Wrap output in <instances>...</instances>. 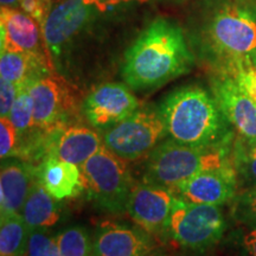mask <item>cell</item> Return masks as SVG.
Segmentation results:
<instances>
[{
  "label": "cell",
  "mask_w": 256,
  "mask_h": 256,
  "mask_svg": "<svg viewBox=\"0 0 256 256\" xmlns=\"http://www.w3.org/2000/svg\"><path fill=\"white\" fill-rule=\"evenodd\" d=\"M194 42L217 74L234 75L256 66V11L252 4L209 2L198 19Z\"/></svg>",
  "instance_id": "6da1fadb"
},
{
  "label": "cell",
  "mask_w": 256,
  "mask_h": 256,
  "mask_svg": "<svg viewBox=\"0 0 256 256\" xmlns=\"http://www.w3.org/2000/svg\"><path fill=\"white\" fill-rule=\"evenodd\" d=\"M194 57L174 22L156 18L126 54L122 76L136 90L156 88L190 72Z\"/></svg>",
  "instance_id": "7a4b0ae2"
},
{
  "label": "cell",
  "mask_w": 256,
  "mask_h": 256,
  "mask_svg": "<svg viewBox=\"0 0 256 256\" xmlns=\"http://www.w3.org/2000/svg\"><path fill=\"white\" fill-rule=\"evenodd\" d=\"M159 113L170 139L194 147H215L232 142L229 122L218 104L203 88L191 86L172 92Z\"/></svg>",
  "instance_id": "3957f363"
},
{
  "label": "cell",
  "mask_w": 256,
  "mask_h": 256,
  "mask_svg": "<svg viewBox=\"0 0 256 256\" xmlns=\"http://www.w3.org/2000/svg\"><path fill=\"white\" fill-rule=\"evenodd\" d=\"M232 164L230 142L215 147H194L168 139L148 154L142 180L174 191L204 170Z\"/></svg>",
  "instance_id": "277c9868"
},
{
  "label": "cell",
  "mask_w": 256,
  "mask_h": 256,
  "mask_svg": "<svg viewBox=\"0 0 256 256\" xmlns=\"http://www.w3.org/2000/svg\"><path fill=\"white\" fill-rule=\"evenodd\" d=\"M80 168L86 191L95 204L112 214L126 210L133 183L124 159L104 146Z\"/></svg>",
  "instance_id": "5b68a950"
},
{
  "label": "cell",
  "mask_w": 256,
  "mask_h": 256,
  "mask_svg": "<svg viewBox=\"0 0 256 256\" xmlns=\"http://www.w3.org/2000/svg\"><path fill=\"white\" fill-rule=\"evenodd\" d=\"M226 223L217 206L188 203L176 196L168 234L179 247L191 252H204L222 238Z\"/></svg>",
  "instance_id": "8992f818"
},
{
  "label": "cell",
  "mask_w": 256,
  "mask_h": 256,
  "mask_svg": "<svg viewBox=\"0 0 256 256\" xmlns=\"http://www.w3.org/2000/svg\"><path fill=\"white\" fill-rule=\"evenodd\" d=\"M168 130L159 110H138L104 134V145L124 160L148 156L164 142Z\"/></svg>",
  "instance_id": "52a82bcc"
},
{
  "label": "cell",
  "mask_w": 256,
  "mask_h": 256,
  "mask_svg": "<svg viewBox=\"0 0 256 256\" xmlns=\"http://www.w3.org/2000/svg\"><path fill=\"white\" fill-rule=\"evenodd\" d=\"M36 127L56 132L69 126L78 112V98L72 88L58 76L50 75L28 83Z\"/></svg>",
  "instance_id": "ba28073f"
},
{
  "label": "cell",
  "mask_w": 256,
  "mask_h": 256,
  "mask_svg": "<svg viewBox=\"0 0 256 256\" xmlns=\"http://www.w3.org/2000/svg\"><path fill=\"white\" fill-rule=\"evenodd\" d=\"M176 194L168 188L153 184L133 185L126 211L140 228L152 236L168 234Z\"/></svg>",
  "instance_id": "9c48e42d"
},
{
  "label": "cell",
  "mask_w": 256,
  "mask_h": 256,
  "mask_svg": "<svg viewBox=\"0 0 256 256\" xmlns=\"http://www.w3.org/2000/svg\"><path fill=\"white\" fill-rule=\"evenodd\" d=\"M139 110V101L121 83H104L95 88L83 104V113L92 126L108 130Z\"/></svg>",
  "instance_id": "30bf717a"
},
{
  "label": "cell",
  "mask_w": 256,
  "mask_h": 256,
  "mask_svg": "<svg viewBox=\"0 0 256 256\" xmlns=\"http://www.w3.org/2000/svg\"><path fill=\"white\" fill-rule=\"evenodd\" d=\"M238 190V176L234 165L204 170L188 179L174 191L180 200L188 203L220 206L232 202Z\"/></svg>",
  "instance_id": "8fae6325"
},
{
  "label": "cell",
  "mask_w": 256,
  "mask_h": 256,
  "mask_svg": "<svg viewBox=\"0 0 256 256\" xmlns=\"http://www.w3.org/2000/svg\"><path fill=\"white\" fill-rule=\"evenodd\" d=\"M95 8L84 0H64L54 8L42 26L44 43L51 57H58L66 46L90 23Z\"/></svg>",
  "instance_id": "7c38bea8"
},
{
  "label": "cell",
  "mask_w": 256,
  "mask_h": 256,
  "mask_svg": "<svg viewBox=\"0 0 256 256\" xmlns=\"http://www.w3.org/2000/svg\"><path fill=\"white\" fill-rule=\"evenodd\" d=\"M156 249L154 236L122 223H101L92 238V256H150Z\"/></svg>",
  "instance_id": "4fadbf2b"
},
{
  "label": "cell",
  "mask_w": 256,
  "mask_h": 256,
  "mask_svg": "<svg viewBox=\"0 0 256 256\" xmlns=\"http://www.w3.org/2000/svg\"><path fill=\"white\" fill-rule=\"evenodd\" d=\"M212 92L226 119L240 136L256 138V104L235 78L216 74L212 78Z\"/></svg>",
  "instance_id": "5bb4252c"
},
{
  "label": "cell",
  "mask_w": 256,
  "mask_h": 256,
  "mask_svg": "<svg viewBox=\"0 0 256 256\" xmlns=\"http://www.w3.org/2000/svg\"><path fill=\"white\" fill-rule=\"evenodd\" d=\"M40 30V25L24 11L2 8L0 11L2 52H23L50 56L44 43L43 32Z\"/></svg>",
  "instance_id": "9a60e30c"
},
{
  "label": "cell",
  "mask_w": 256,
  "mask_h": 256,
  "mask_svg": "<svg viewBox=\"0 0 256 256\" xmlns=\"http://www.w3.org/2000/svg\"><path fill=\"white\" fill-rule=\"evenodd\" d=\"M38 179L37 166L28 162L2 165L0 172V211L2 217L22 215L32 186Z\"/></svg>",
  "instance_id": "2e32d148"
},
{
  "label": "cell",
  "mask_w": 256,
  "mask_h": 256,
  "mask_svg": "<svg viewBox=\"0 0 256 256\" xmlns=\"http://www.w3.org/2000/svg\"><path fill=\"white\" fill-rule=\"evenodd\" d=\"M104 146V140L92 128L66 126L54 134L49 156L82 166Z\"/></svg>",
  "instance_id": "e0dca14e"
},
{
  "label": "cell",
  "mask_w": 256,
  "mask_h": 256,
  "mask_svg": "<svg viewBox=\"0 0 256 256\" xmlns=\"http://www.w3.org/2000/svg\"><path fill=\"white\" fill-rule=\"evenodd\" d=\"M38 168V179L56 200L75 197L86 190L81 168L56 156H48Z\"/></svg>",
  "instance_id": "ac0fdd59"
},
{
  "label": "cell",
  "mask_w": 256,
  "mask_h": 256,
  "mask_svg": "<svg viewBox=\"0 0 256 256\" xmlns=\"http://www.w3.org/2000/svg\"><path fill=\"white\" fill-rule=\"evenodd\" d=\"M52 72L51 57L23 52H2L0 75L2 78L14 83L18 87L34 80L50 75Z\"/></svg>",
  "instance_id": "d6986e66"
},
{
  "label": "cell",
  "mask_w": 256,
  "mask_h": 256,
  "mask_svg": "<svg viewBox=\"0 0 256 256\" xmlns=\"http://www.w3.org/2000/svg\"><path fill=\"white\" fill-rule=\"evenodd\" d=\"M57 200L37 179L22 211V216L31 232L46 230L60 222L62 211Z\"/></svg>",
  "instance_id": "ffe728a7"
},
{
  "label": "cell",
  "mask_w": 256,
  "mask_h": 256,
  "mask_svg": "<svg viewBox=\"0 0 256 256\" xmlns=\"http://www.w3.org/2000/svg\"><path fill=\"white\" fill-rule=\"evenodd\" d=\"M31 230L22 215L2 217L0 256H28Z\"/></svg>",
  "instance_id": "44dd1931"
},
{
  "label": "cell",
  "mask_w": 256,
  "mask_h": 256,
  "mask_svg": "<svg viewBox=\"0 0 256 256\" xmlns=\"http://www.w3.org/2000/svg\"><path fill=\"white\" fill-rule=\"evenodd\" d=\"M232 162L238 188L256 186V138L240 136L232 145Z\"/></svg>",
  "instance_id": "7402d4cb"
},
{
  "label": "cell",
  "mask_w": 256,
  "mask_h": 256,
  "mask_svg": "<svg viewBox=\"0 0 256 256\" xmlns=\"http://www.w3.org/2000/svg\"><path fill=\"white\" fill-rule=\"evenodd\" d=\"M62 256H92V240L82 226H72L55 236Z\"/></svg>",
  "instance_id": "603a6c76"
},
{
  "label": "cell",
  "mask_w": 256,
  "mask_h": 256,
  "mask_svg": "<svg viewBox=\"0 0 256 256\" xmlns=\"http://www.w3.org/2000/svg\"><path fill=\"white\" fill-rule=\"evenodd\" d=\"M8 119L17 130L19 140L26 136L28 133H32L36 130L34 119V107H32L31 96L28 94L26 84L19 87L17 100H16Z\"/></svg>",
  "instance_id": "cb8c5ba5"
},
{
  "label": "cell",
  "mask_w": 256,
  "mask_h": 256,
  "mask_svg": "<svg viewBox=\"0 0 256 256\" xmlns=\"http://www.w3.org/2000/svg\"><path fill=\"white\" fill-rule=\"evenodd\" d=\"M234 218L248 229H256V186L243 188L232 200Z\"/></svg>",
  "instance_id": "d4e9b609"
},
{
  "label": "cell",
  "mask_w": 256,
  "mask_h": 256,
  "mask_svg": "<svg viewBox=\"0 0 256 256\" xmlns=\"http://www.w3.org/2000/svg\"><path fill=\"white\" fill-rule=\"evenodd\" d=\"M28 256H62L55 236L46 230H32L28 238Z\"/></svg>",
  "instance_id": "484cf974"
},
{
  "label": "cell",
  "mask_w": 256,
  "mask_h": 256,
  "mask_svg": "<svg viewBox=\"0 0 256 256\" xmlns=\"http://www.w3.org/2000/svg\"><path fill=\"white\" fill-rule=\"evenodd\" d=\"M19 136L17 130L8 118L0 119V156L8 159L18 156Z\"/></svg>",
  "instance_id": "4316f807"
},
{
  "label": "cell",
  "mask_w": 256,
  "mask_h": 256,
  "mask_svg": "<svg viewBox=\"0 0 256 256\" xmlns=\"http://www.w3.org/2000/svg\"><path fill=\"white\" fill-rule=\"evenodd\" d=\"M20 8L25 14L30 16L32 19L43 26L51 8V0H19Z\"/></svg>",
  "instance_id": "83f0119b"
},
{
  "label": "cell",
  "mask_w": 256,
  "mask_h": 256,
  "mask_svg": "<svg viewBox=\"0 0 256 256\" xmlns=\"http://www.w3.org/2000/svg\"><path fill=\"white\" fill-rule=\"evenodd\" d=\"M18 92L19 87L17 84L8 80H0V116L8 118L12 107L17 100Z\"/></svg>",
  "instance_id": "f1b7e54d"
},
{
  "label": "cell",
  "mask_w": 256,
  "mask_h": 256,
  "mask_svg": "<svg viewBox=\"0 0 256 256\" xmlns=\"http://www.w3.org/2000/svg\"><path fill=\"white\" fill-rule=\"evenodd\" d=\"M232 76L235 78L240 87L247 92L249 98L256 104V66L242 69Z\"/></svg>",
  "instance_id": "f546056e"
},
{
  "label": "cell",
  "mask_w": 256,
  "mask_h": 256,
  "mask_svg": "<svg viewBox=\"0 0 256 256\" xmlns=\"http://www.w3.org/2000/svg\"><path fill=\"white\" fill-rule=\"evenodd\" d=\"M244 256H256V229H248L242 238Z\"/></svg>",
  "instance_id": "4dcf8cb0"
},
{
  "label": "cell",
  "mask_w": 256,
  "mask_h": 256,
  "mask_svg": "<svg viewBox=\"0 0 256 256\" xmlns=\"http://www.w3.org/2000/svg\"><path fill=\"white\" fill-rule=\"evenodd\" d=\"M128 2H134V0H84L86 4L101 12L108 11V10L113 8L115 6ZM136 2H138V0H136ZM142 2H145V0H142Z\"/></svg>",
  "instance_id": "1f68e13d"
},
{
  "label": "cell",
  "mask_w": 256,
  "mask_h": 256,
  "mask_svg": "<svg viewBox=\"0 0 256 256\" xmlns=\"http://www.w3.org/2000/svg\"><path fill=\"white\" fill-rule=\"evenodd\" d=\"M2 2V8H17L19 4V0H0Z\"/></svg>",
  "instance_id": "d6a6232c"
},
{
  "label": "cell",
  "mask_w": 256,
  "mask_h": 256,
  "mask_svg": "<svg viewBox=\"0 0 256 256\" xmlns=\"http://www.w3.org/2000/svg\"><path fill=\"white\" fill-rule=\"evenodd\" d=\"M150 256H166V255H162V254H158V252H153V254H151Z\"/></svg>",
  "instance_id": "836d02e7"
},
{
  "label": "cell",
  "mask_w": 256,
  "mask_h": 256,
  "mask_svg": "<svg viewBox=\"0 0 256 256\" xmlns=\"http://www.w3.org/2000/svg\"><path fill=\"white\" fill-rule=\"evenodd\" d=\"M238 2H256V0H238Z\"/></svg>",
  "instance_id": "e575fe53"
},
{
  "label": "cell",
  "mask_w": 256,
  "mask_h": 256,
  "mask_svg": "<svg viewBox=\"0 0 256 256\" xmlns=\"http://www.w3.org/2000/svg\"><path fill=\"white\" fill-rule=\"evenodd\" d=\"M174 2H183V0H174Z\"/></svg>",
  "instance_id": "d590c367"
}]
</instances>
